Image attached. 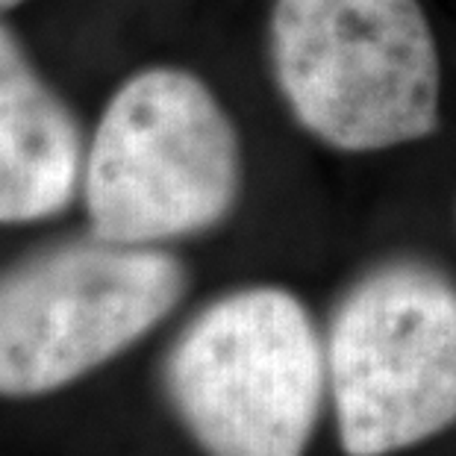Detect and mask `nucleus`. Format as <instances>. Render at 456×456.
<instances>
[{
	"label": "nucleus",
	"mask_w": 456,
	"mask_h": 456,
	"mask_svg": "<svg viewBox=\"0 0 456 456\" xmlns=\"http://www.w3.org/2000/svg\"><path fill=\"white\" fill-rule=\"evenodd\" d=\"M271 71L295 121L345 153L439 130L442 62L419 0H274Z\"/></svg>",
	"instance_id": "1"
},
{
	"label": "nucleus",
	"mask_w": 456,
	"mask_h": 456,
	"mask_svg": "<svg viewBox=\"0 0 456 456\" xmlns=\"http://www.w3.org/2000/svg\"><path fill=\"white\" fill-rule=\"evenodd\" d=\"M94 236L159 248L218 227L241 191L236 124L198 74L153 65L118 86L83 165Z\"/></svg>",
	"instance_id": "2"
},
{
	"label": "nucleus",
	"mask_w": 456,
	"mask_h": 456,
	"mask_svg": "<svg viewBox=\"0 0 456 456\" xmlns=\"http://www.w3.org/2000/svg\"><path fill=\"white\" fill-rule=\"evenodd\" d=\"M327 389L322 336L277 286L212 300L165 359L171 410L207 456H304Z\"/></svg>",
	"instance_id": "3"
},
{
	"label": "nucleus",
	"mask_w": 456,
	"mask_h": 456,
	"mask_svg": "<svg viewBox=\"0 0 456 456\" xmlns=\"http://www.w3.org/2000/svg\"><path fill=\"white\" fill-rule=\"evenodd\" d=\"M324 347L347 456H389L456 424V286L436 265L371 268L338 300Z\"/></svg>",
	"instance_id": "4"
},
{
	"label": "nucleus",
	"mask_w": 456,
	"mask_h": 456,
	"mask_svg": "<svg viewBox=\"0 0 456 456\" xmlns=\"http://www.w3.org/2000/svg\"><path fill=\"white\" fill-rule=\"evenodd\" d=\"M186 268L162 248L101 236L0 277V397L27 401L112 362L171 315Z\"/></svg>",
	"instance_id": "5"
},
{
	"label": "nucleus",
	"mask_w": 456,
	"mask_h": 456,
	"mask_svg": "<svg viewBox=\"0 0 456 456\" xmlns=\"http://www.w3.org/2000/svg\"><path fill=\"white\" fill-rule=\"evenodd\" d=\"M83 165L71 110L0 27V224L60 216L83 186Z\"/></svg>",
	"instance_id": "6"
},
{
	"label": "nucleus",
	"mask_w": 456,
	"mask_h": 456,
	"mask_svg": "<svg viewBox=\"0 0 456 456\" xmlns=\"http://www.w3.org/2000/svg\"><path fill=\"white\" fill-rule=\"evenodd\" d=\"M15 4H21V0H0V9H9V6H15Z\"/></svg>",
	"instance_id": "7"
}]
</instances>
